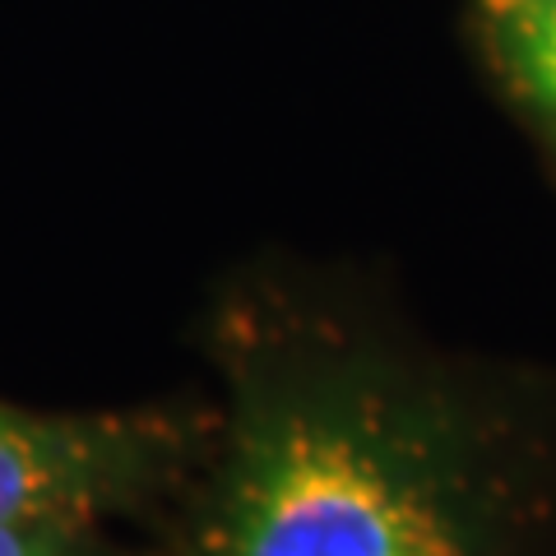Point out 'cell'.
Masks as SVG:
<instances>
[{
    "label": "cell",
    "instance_id": "3957f363",
    "mask_svg": "<svg viewBox=\"0 0 556 556\" xmlns=\"http://www.w3.org/2000/svg\"><path fill=\"white\" fill-rule=\"evenodd\" d=\"M486 20L510 84L556 126V0H486Z\"/></svg>",
    "mask_w": 556,
    "mask_h": 556
},
{
    "label": "cell",
    "instance_id": "6da1fadb",
    "mask_svg": "<svg viewBox=\"0 0 556 556\" xmlns=\"http://www.w3.org/2000/svg\"><path fill=\"white\" fill-rule=\"evenodd\" d=\"M223 399L172 556H492L455 445L302 292L218 320Z\"/></svg>",
    "mask_w": 556,
    "mask_h": 556
},
{
    "label": "cell",
    "instance_id": "277c9868",
    "mask_svg": "<svg viewBox=\"0 0 556 556\" xmlns=\"http://www.w3.org/2000/svg\"><path fill=\"white\" fill-rule=\"evenodd\" d=\"M0 556H135L116 547L108 529H10L0 533Z\"/></svg>",
    "mask_w": 556,
    "mask_h": 556
},
{
    "label": "cell",
    "instance_id": "7a4b0ae2",
    "mask_svg": "<svg viewBox=\"0 0 556 556\" xmlns=\"http://www.w3.org/2000/svg\"><path fill=\"white\" fill-rule=\"evenodd\" d=\"M208 408L51 413L0 399V533L112 529L186 501Z\"/></svg>",
    "mask_w": 556,
    "mask_h": 556
}]
</instances>
